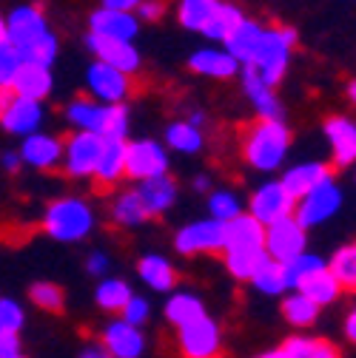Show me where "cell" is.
I'll list each match as a JSON object with an SVG mask.
<instances>
[{
	"label": "cell",
	"mask_w": 356,
	"mask_h": 358,
	"mask_svg": "<svg viewBox=\"0 0 356 358\" xmlns=\"http://www.w3.org/2000/svg\"><path fill=\"white\" fill-rule=\"evenodd\" d=\"M43 120H46V108H43V103L15 97L6 108V114L0 117V125H4V131L12 134V137L26 140V137H32V134H37L43 128Z\"/></svg>",
	"instance_id": "17"
},
{
	"label": "cell",
	"mask_w": 356,
	"mask_h": 358,
	"mask_svg": "<svg viewBox=\"0 0 356 358\" xmlns=\"http://www.w3.org/2000/svg\"><path fill=\"white\" fill-rule=\"evenodd\" d=\"M111 219L117 222L120 228H137V225H143V222L149 219V213H146L137 191H120L114 196V202H111Z\"/></svg>",
	"instance_id": "33"
},
{
	"label": "cell",
	"mask_w": 356,
	"mask_h": 358,
	"mask_svg": "<svg viewBox=\"0 0 356 358\" xmlns=\"http://www.w3.org/2000/svg\"><path fill=\"white\" fill-rule=\"evenodd\" d=\"M277 352H280V358H342L339 350L331 341H325V338H308V336L288 338Z\"/></svg>",
	"instance_id": "32"
},
{
	"label": "cell",
	"mask_w": 356,
	"mask_h": 358,
	"mask_svg": "<svg viewBox=\"0 0 356 358\" xmlns=\"http://www.w3.org/2000/svg\"><path fill=\"white\" fill-rule=\"evenodd\" d=\"M15 100V94H12V88H4L0 85V117L6 114V108H9V103Z\"/></svg>",
	"instance_id": "54"
},
{
	"label": "cell",
	"mask_w": 356,
	"mask_h": 358,
	"mask_svg": "<svg viewBox=\"0 0 356 358\" xmlns=\"http://www.w3.org/2000/svg\"><path fill=\"white\" fill-rule=\"evenodd\" d=\"M88 34L109 37V40H123V43H135L140 34V20L135 12H114V9H95L88 15Z\"/></svg>",
	"instance_id": "15"
},
{
	"label": "cell",
	"mask_w": 356,
	"mask_h": 358,
	"mask_svg": "<svg viewBox=\"0 0 356 358\" xmlns=\"http://www.w3.org/2000/svg\"><path fill=\"white\" fill-rule=\"evenodd\" d=\"M217 9V0H180L177 6V20L189 31H203Z\"/></svg>",
	"instance_id": "38"
},
{
	"label": "cell",
	"mask_w": 356,
	"mask_h": 358,
	"mask_svg": "<svg viewBox=\"0 0 356 358\" xmlns=\"http://www.w3.org/2000/svg\"><path fill=\"white\" fill-rule=\"evenodd\" d=\"M265 262H268V253L265 250H228L226 271L240 282H251Z\"/></svg>",
	"instance_id": "36"
},
{
	"label": "cell",
	"mask_w": 356,
	"mask_h": 358,
	"mask_svg": "<svg viewBox=\"0 0 356 358\" xmlns=\"http://www.w3.org/2000/svg\"><path fill=\"white\" fill-rule=\"evenodd\" d=\"M242 20H245V15H242L240 6L226 3V0H217V9H214L211 20L205 23V29H203L200 34H205V37L214 40V43H226V40L237 31V26H240Z\"/></svg>",
	"instance_id": "30"
},
{
	"label": "cell",
	"mask_w": 356,
	"mask_h": 358,
	"mask_svg": "<svg viewBox=\"0 0 356 358\" xmlns=\"http://www.w3.org/2000/svg\"><path fill=\"white\" fill-rule=\"evenodd\" d=\"M149 313H151V307H149V301H146V299L131 296V301L125 304V310L120 313V316H123V322H125V324L140 327V324H146V322H149Z\"/></svg>",
	"instance_id": "47"
},
{
	"label": "cell",
	"mask_w": 356,
	"mask_h": 358,
	"mask_svg": "<svg viewBox=\"0 0 356 358\" xmlns=\"http://www.w3.org/2000/svg\"><path fill=\"white\" fill-rule=\"evenodd\" d=\"M342 205V191L336 188L334 176L325 179V182L320 188H314L308 196H302L296 202V210H294V219L299 222L302 228H314V225H322V222H328Z\"/></svg>",
	"instance_id": "10"
},
{
	"label": "cell",
	"mask_w": 356,
	"mask_h": 358,
	"mask_svg": "<svg viewBox=\"0 0 356 358\" xmlns=\"http://www.w3.org/2000/svg\"><path fill=\"white\" fill-rule=\"evenodd\" d=\"M305 242H308L305 228L294 216H285V219H280V222H274V225L265 228V253H268V259H274L280 264H288L296 256H302Z\"/></svg>",
	"instance_id": "9"
},
{
	"label": "cell",
	"mask_w": 356,
	"mask_h": 358,
	"mask_svg": "<svg viewBox=\"0 0 356 358\" xmlns=\"http://www.w3.org/2000/svg\"><path fill=\"white\" fill-rule=\"evenodd\" d=\"M168 173V148L157 140H131L125 143V176L135 182L157 179Z\"/></svg>",
	"instance_id": "6"
},
{
	"label": "cell",
	"mask_w": 356,
	"mask_h": 358,
	"mask_svg": "<svg viewBox=\"0 0 356 358\" xmlns=\"http://www.w3.org/2000/svg\"><path fill=\"white\" fill-rule=\"evenodd\" d=\"M23 322V307L15 299H0V333H18Z\"/></svg>",
	"instance_id": "45"
},
{
	"label": "cell",
	"mask_w": 356,
	"mask_h": 358,
	"mask_svg": "<svg viewBox=\"0 0 356 358\" xmlns=\"http://www.w3.org/2000/svg\"><path fill=\"white\" fill-rule=\"evenodd\" d=\"M194 191H200V194L211 191V176H208V173H197V176H194Z\"/></svg>",
	"instance_id": "55"
},
{
	"label": "cell",
	"mask_w": 356,
	"mask_h": 358,
	"mask_svg": "<svg viewBox=\"0 0 356 358\" xmlns=\"http://www.w3.org/2000/svg\"><path fill=\"white\" fill-rule=\"evenodd\" d=\"M328 271H331V276L336 279V285H339L342 290L356 293V239L348 242V245H342V248L334 253Z\"/></svg>",
	"instance_id": "34"
},
{
	"label": "cell",
	"mask_w": 356,
	"mask_h": 358,
	"mask_svg": "<svg viewBox=\"0 0 356 358\" xmlns=\"http://www.w3.org/2000/svg\"><path fill=\"white\" fill-rule=\"evenodd\" d=\"M143 333L125 322H111L103 330V347L111 358H137L143 352Z\"/></svg>",
	"instance_id": "24"
},
{
	"label": "cell",
	"mask_w": 356,
	"mask_h": 358,
	"mask_svg": "<svg viewBox=\"0 0 356 358\" xmlns=\"http://www.w3.org/2000/svg\"><path fill=\"white\" fill-rule=\"evenodd\" d=\"M325 140L331 145V157L336 168H348L350 162H356V125L348 117L325 120Z\"/></svg>",
	"instance_id": "19"
},
{
	"label": "cell",
	"mask_w": 356,
	"mask_h": 358,
	"mask_svg": "<svg viewBox=\"0 0 356 358\" xmlns=\"http://www.w3.org/2000/svg\"><path fill=\"white\" fill-rule=\"evenodd\" d=\"M325 179H331V168L325 162H299V165L285 171V176L280 179V182L288 191V196L294 202H299L302 196H308L314 188H320Z\"/></svg>",
	"instance_id": "20"
},
{
	"label": "cell",
	"mask_w": 356,
	"mask_h": 358,
	"mask_svg": "<svg viewBox=\"0 0 356 358\" xmlns=\"http://www.w3.org/2000/svg\"><path fill=\"white\" fill-rule=\"evenodd\" d=\"M20 355V338L18 333H0V358Z\"/></svg>",
	"instance_id": "50"
},
{
	"label": "cell",
	"mask_w": 356,
	"mask_h": 358,
	"mask_svg": "<svg viewBox=\"0 0 356 358\" xmlns=\"http://www.w3.org/2000/svg\"><path fill=\"white\" fill-rule=\"evenodd\" d=\"M177 344H180L183 358H222L219 327L208 316L177 330Z\"/></svg>",
	"instance_id": "14"
},
{
	"label": "cell",
	"mask_w": 356,
	"mask_h": 358,
	"mask_svg": "<svg viewBox=\"0 0 356 358\" xmlns=\"http://www.w3.org/2000/svg\"><path fill=\"white\" fill-rule=\"evenodd\" d=\"M174 248L183 256H200V253H219L226 248V225L217 219H197L183 231H177Z\"/></svg>",
	"instance_id": "8"
},
{
	"label": "cell",
	"mask_w": 356,
	"mask_h": 358,
	"mask_svg": "<svg viewBox=\"0 0 356 358\" xmlns=\"http://www.w3.org/2000/svg\"><path fill=\"white\" fill-rule=\"evenodd\" d=\"M242 92L251 100L254 111L259 114V120H282V103L274 94L271 85H265V80L256 74L254 66H242Z\"/></svg>",
	"instance_id": "18"
},
{
	"label": "cell",
	"mask_w": 356,
	"mask_h": 358,
	"mask_svg": "<svg viewBox=\"0 0 356 358\" xmlns=\"http://www.w3.org/2000/svg\"><path fill=\"white\" fill-rule=\"evenodd\" d=\"M6 43H9L6 40V17L0 15V46H6Z\"/></svg>",
	"instance_id": "57"
},
{
	"label": "cell",
	"mask_w": 356,
	"mask_h": 358,
	"mask_svg": "<svg viewBox=\"0 0 356 358\" xmlns=\"http://www.w3.org/2000/svg\"><path fill=\"white\" fill-rule=\"evenodd\" d=\"M163 145L177 151V154H200L203 145H205V134L203 128L191 125L189 120H177V122H168L165 125V134H163Z\"/></svg>",
	"instance_id": "28"
},
{
	"label": "cell",
	"mask_w": 356,
	"mask_h": 358,
	"mask_svg": "<svg viewBox=\"0 0 356 358\" xmlns=\"http://www.w3.org/2000/svg\"><path fill=\"white\" fill-rule=\"evenodd\" d=\"M103 143L97 134H88V131H74L69 140H63V171L74 179H92Z\"/></svg>",
	"instance_id": "7"
},
{
	"label": "cell",
	"mask_w": 356,
	"mask_h": 358,
	"mask_svg": "<svg viewBox=\"0 0 356 358\" xmlns=\"http://www.w3.org/2000/svg\"><path fill=\"white\" fill-rule=\"evenodd\" d=\"M95 228V210L80 196H60L43 213V231L57 242H80Z\"/></svg>",
	"instance_id": "3"
},
{
	"label": "cell",
	"mask_w": 356,
	"mask_h": 358,
	"mask_svg": "<svg viewBox=\"0 0 356 358\" xmlns=\"http://www.w3.org/2000/svg\"><path fill=\"white\" fill-rule=\"evenodd\" d=\"M20 159L29 168L52 171L63 162V140L57 137V134L37 131V134H32V137H26L20 143Z\"/></svg>",
	"instance_id": "16"
},
{
	"label": "cell",
	"mask_w": 356,
	"mask_h": 358,
	"mask_svg": "<svg viewBox=\"0 0 356 358\" xmlns=\"http://www.w3.org/2000/svg\"><path fill=\"white\" fill-rule=\"evenodd\" d=\"M345 336H348V341L356 344V307L348 313V319H345Z\"/></svg>",
	"instance_id": "53"
},
{
	"label": "cell",
	"mask_w": 356,
	"mask_h": 358,
	"mask_svg": "<svg viewBox=\"0 0 356 358\" xmlns=\"http://www.w3.org/2000/svg\"><path fill=\"white\" fill-rule=\"evenodd\" d=\"M85 92L95 103L103 106H125V100L135 94V80L128 74L106 66V63H88L85 69Z\"/></svg>",
	"instance_id": "5"
},
{
	"label": "cell",
	"mask_w": 356,
	"mask_h": 358,
	"mask_svg": "<svg viewBox=\"0 0 356 358\" xmlns=\"http://www.w3.org/2000/svg\"><path fill=\"white\" fill-rule=\"evenodd\" d=\"M348 100L356 106V80H350V83H348Z\"/></svg>",
	"instance_id": "58"
},
{
	"label": "cell",
	"mask_w": 356,
	"mask_h": 358,
	"mask_svg": "<svg viewBox=\"0 0 356 358\" xmlns=\"http://www.w3.org/2000/svg\"><path fill=\"white\" fill-rule=\"evenodd\" d=\"M189 122H191V125H197V128H203V122H205V114H203V111H191Z\"/></svg>",
	"instance_id": "56"
},
{
	"label": "cell",
	"mask_w": 356,
	"mask_h": 358,
	"mask_svg": "<svg viewBox=\"0 0 356 358\" xmlns=\"http://www.w3.org/2000/svg\"><path fill=\"white\" fill-rule=\"evenodd\" d=\"M296 43V31L288 29V26H280V29H265L262 40H259V49L251 60V66L256 69V74L265 80V85H277L285 71H288V57H291V49Z\"/></svg>",
	"instance_id": "4"
},
{
	"label": "cell",
	"mask_w": 356,
	"mask_h": 358,
	"mask_svg": "<svg viewBox=\"0 0 356 358\" xmlns=\"http://www.w3.org/2000/svg\"><path fill=\"white\" fill-rule=\"evenodd\" d=\"M23 69V60H20V55L9 46H0V85L4 88H12V83H15V77H18V71Z\"/></svg>",
	"instance_id": "46"
},
{
	"label": "cell",
	"mask_w": 356,
	"mask_h": 358,
	"mask_svg": "<svg viewBox=\"0 0 356 358\" xmlns=\"http://www.w3.org/2000/svg\"><path fill=\"white\" fill-rule=\"evenodd\" d=\"M66 122L74 131L97 134L100 140H120L128 137V106H103L92 97H74L66 106Z\"/></svg>",
	"instance_id": "2"
},
{
	"label": "cell",
	"mask_w": 356,
	"mask_h": 358,
	"mask_svg": "<svg viewBox=\"0 0 356 358\" xmlns=\"http://www.w3.org/2000/svg\"><path fill=\"white\" fill-rule=\"evenodd\" d=\"M85 49L95 55L97 63H106L128 77H135L143 66V57L137 52L135 43H123V40H109V37H97V34H85Z\"/></svg>",
	"instance_id": "12"
},
{
	"label": "cell",
	"mask_w": 356,
	"mask_h": 358,
	"mask_svg": "<svg viewBox=\"0 0 356 358\" xmlns=\"http://www.w3.org/2000/svg\"><path fill=\"white\" fill-rule=\"evenodd\" d=\"M123 176H125V143L106 140L100 159H97V168H95V176H92L95 185L100 191H106V188H114Z\"/></svg>",
	"instance_id": "25"
},
{
	"label": "cell",
	"mask_w": 356,
	"mask_h": 358,
	"mask_svg": "<svg viewBox=\"0 0 356 358\" xmlns=\"http://www.w3.org/2000/svg\"><path fill=\"white\" fill-rule=\"evenodd\" d=\"M137 273L140 279L157 290V293H168L174 285H177V271H174V264L157 253H146L140 262H137Z\"/></svg>",
	"instance_id": "29"
},
{
	"label": "cell",
	"mask_w": 356,
	"mask_h": 358,
	"mask_svg": "<svg viewBox=\"0 0 356 358\" xmlns=\"http://www.w3.org/2000/svg\"><path fill=\"white\" fill-rule=\"evenodd\" d=\"M163 15H165V0H143L137 6L140 23H157V20H163Z\"/></svg>",
	"instance_id": "48"
},
{
	"label": "cell",
	"mask_w": 356,
	"mask_h": 358,
	"mask_svg": "<svg viewBox=\"0 0 356 358\" xmlns=\"http://www.w3.org/2000/svg\"><path fill=\"white\" fill-rule=\"evenodd\" d=\"M109 267H111V262H109V256H106L103 250H95L92 256L85 259V271L92 273V276H106Z\"/></svg>",
	"instance_id": "49"
},
{
	"label": "cell",
	"mask_w": 356,
	"mask_h": 358,
	"mask_svg": "<svg viewBox=\"0 0 356 358\" xmlns=\"http://www.w3.org/2000/svg\"><path fill=\"white\" fill-rule=\"evenodd\" d=\"M228 250H265V225L251 216V213H240L231 222H226V248Z\"/></svg>",
	"instance_id": "21"
},
{
	"label": "cell",
	"mask_w": 356,
	"mask_h": 358,
	"mask_svg": "<svg viewBox=\"0 0 356 358\" xmlns=\"http://www.w3.org/2000/svg\"><path fill=\"white\" fill-rule=\"evenodd\" d=\"M135 191H137V196H140V202H143L149 216H160V213L171 210L174 202H177V182L168 173L157 176V179H146V182H140Z\"/></svg>",
	"instance_id": "26"
},
{
	"label": "cell",
	"mask_w": 356,
	"mask_h": 358,
	"mask_svg": "<svg viewBox=\"0 0 356 358\" xmlns=\"http://www.w3.org/2000/svg\"><path fill=\"white\" fill-rule=\"evenodd\" d=\"M251 282H254V287H256L259 293H268V296H280L282 290H288V285H285V271H282V264L274 262V259L265 262Z\"/></svg>",
	"instance_id": "43"
},
{
	"label": "cell",
	"mask_w": 356,
	"mask_h": 358,
	"mask_svg": "<svg viewBox=\"0 0 356 358\" xmlns=\"http://www.w3.org/2000/svg\"><path fill=\"white\" fill-rule=\"evenodd\" d=\"M242 159L254 171H277L291 148V131L282 120H254L242 131Z\"/></svg>",
	"instance_id": "1"
},
{
	"label": "cell",
	"mask_w": 356,
	"mask_h": 358,
	"mask_svg": "<svg viewBox=\"0 0 356 358\" xmlns=\"http://www.w3.org/2000/svg\"><path fill=\"white\" fill-rule=\"evenodd\" d=\"M165 319L177 330H183V327L205 319V307H203V301L194 293H174L168 299V304H165Z\"/></svg>",
	"instance_id": "31"
},
{
	"label": "cell",
	"mask_w": 356,
	"mask_h": 358,
	"mask_svg": "<svg viewBox=\"0 0 356 358\" xmlns=\"http://www.w3.org/2000/svg\"><path fill=\"white\" fill-rule=\"evenodd\" d=\"M29 299L34 301V307L46 310V313H63V307H66V293L55 282H34L29 287Z\"/></svg>",
	"instance_id": "42"
},
{
	"label": "cell",
	"mask_w": 356,
	"mask_h": 358,
	"mask_svg": "<svg viewBox=\"0 0 356 358\" xmlns=\"http://www.w3.org/2000/svg\"><path fill=\"white\" fill-rule=\"evenodd\" d=\"M251 216L259 222V225H274V222L285 219V216H294L296 210V202L288 196V191L282 188V182H262L254 194H251Z\"/></svg>",
	"instance_id": "13"
},
{
	"label": "cell",
	"mask_w": 356,
	"mask_h": 358,
	"mask_svg": "<svg viewBox=\"0 0 356 358\" xmlns=\"http://www.w3.org/2000/svg\"><path fill=\"white\" fill-rule=\"evenodd\" d=\"M208 210H211V219H217V222L226 225V222H231L234 216L242 213V202H240V196L234 191H214L208 196Z\"/></svg>",
	"instance_id": "44"
},
{
	"label": "cell",
	"mask_w": 356,
	"mask_h": 358,
	"mask_svg": "<svg viewBox=\"0 0 356 358\" xmlns=\"http://www.w3.org/2000/svg\"><path fill=\"white\" fill-rule=\"evenodd\" d=\"M0 162H4V168H6V171H18V168L23 165V159H20V151H6L4 157H0Z\"/></svg>",
	"instance_id": "52"
},
{
	"label": "cell",
	"mask_w": 356,
	"mask_h": 358,
	"mask_svg": "<svg viewBox=\"0 0 356 358\" xmlns=\"http://www.w3.org/2000/svg\"><path fill=\"white\" fill-rule=\"evenodd\" d=\"M282 316L288 324L294 327H308V324H314L317 316H320V307L314 301H308L302 293H291L288 299H282Z\"/></svg>",
	"instance_id": "40"
},
{
	"label": "cell",
	"mask_w": 356,
	"mask_h": 358,
	"mask_svg": "<svg viewBox=\"0 0 356 358\" xmlns=\"http://www.w3.org/2000/svg\"><path fill=\"white\" fill-rule=\"evenodd\" d=\"M60 55V40L57 34L49 29L43 37H37L34 43H29V46L20 52V60L29 63V66H43V69H52L55 60Z\"/></svg>",
	"instance_id": "37"
},
{
	"label": "cell",
	"mask_w": 356,
	"mask_h": 358,
	"mask_svg": "<svg viewBox=\"0 0 356 358\" xmlns=\"http://www.w3.org/2000/svg\"><path fill=\"white\" fill-rule=\"evenodd\" d=\"M256 358H280V352H277V350H271V352H262V355H256Z\"/></svg>",
	"instance_id": "60"
},
{
	"label": "cell",
	"mask_w": 356,
	"mask_h": 358,
	"mask_svg": "<svg viewBox=\"0 0 356 358\" xmlns=\"http://www.w3.org/2000/svg\"><path fill=\"white\" fill-rule=\"evenodd\" d=\"M80 358H106V355H103L100 350H85V352H83Z\"/></svg>",
	"instance_id": "59"
},
{
	"label": "cell",
	"mask_w": 356,
	"mask_h": 358,
	"mask_svg": "<svg viewBox=\"0 0 356 358\" xmlns=\"http://www.w3.org/2000/svg\"><path fill=\"white\" fill-rule=\"evenodd\" d=\"M15 358H23V355H15Z\"/></svg>",
	"instance_id": "61"
},
{
	"label": "cell",
	"mask_w": 356,
	"mask_h": 358,
	"mask_svg": "<svg viewBox=\"0 0 356 358\" xmlns=\"http://www.w3.org/2000/svg\"><path fill=\"white\" fill-rule=\"evenodd\" d=\"M325 262L320 259V256H310V253H302V256H296L294 262H288V264H282V271H285V285L291 287V290H299V285L302 282H308L314 273H320V271H325Z\"/></svg>",
	"instance_id": "41"
},
{
	"label": "cell",
	"mask_w": 356,
	"mask_h": 358,
	"mask_svg": "<svg viewBox=\"0 0 356 358\" xmlns=\"http://www.w3.org/2000/svg\"><path fill=\"white\" fill-rule=\"evenodd\" d=\"M296 293H302V296H305L308 301H314L317 307H325V304L336 301V296L342 293V287L336 285V279L331 276V271L325 267V271L314 273V276H310L308 282H302Z\"/></svg>",
	"instance_id": "35"
},
{
	"label": "cell",
	"mask_w": 356,
	"mask_h": 358,
	"mask_svg": "<svg viewBox=\"0 0 356 358\" xmlns=\"http://www.w3.org/2000/svg\"><path fill=\"white\" fill-rule=\"evenodd\" d=\"M189 69L200 77H214V80H231L234 74L242 71V66L222 49H197L189 57Z\"/></svg>",
	"instance_id": "23"
},
{
	"label": "cell",
	"mask_w": 356,
	"mask_h": 358,
	"mask_svg": "<svg viewBox=\"0 0 356 358\" xmlns=\"http://www.w3.org/2000/svg\"><path fill=\"white\" fill-rule=\"evenodd\" d=\"M46 31H49V20H46V15H43V9L37 3L15 6L6 15V40L18 55Z\"/></svg>",
	"instance_id": "11"
},
{
	"label": "cell",
	"mask_w": 356,
	"mask_h": 358,
	"mask_svg": "<svg viewBox=\"0 0 356 358\" xmlns=\"http://www.w3.org/2000/svg\"><path fill=\"white\" fill-rule=\"evenodd\" d=\"M131 296L135 293H131V287L123 279H103L97 285V293H95L97 307L106 310V313H123L125 304L131 301Z\"/></svg>",
	"instance_id": "39"
},
{
	"label": "cell",
	"mask_w": 356,
	"mask_h": 358,
	"mask_svg": "<svg viewBox=\"0 0 356 358\" xmlns=\"http://www.w3.org/2000/svg\"><path fill=\"white\" fill-rule=\"evenodd\" d=\"M103 9H114V12H137V6L143 0H100Z\"/></svg>",
	"instance_id": "51"
},
{
	"label": "cell",
	"mask_w": 356,
	"mask_h": 358,
	"mask_svg": "<svg viewBox=\"0 0 356 358\" xmlns=\"http://www.w3.org/2000/svg\"><path fill=\"white\" fill-rule=\"evenodd\" d=\"M262 34H265V29H262L256 20H248V17H245V20L237 26V31L226 40V52H228L240 66H251V60H254V55H256V49H259Z\"/></svg>",
	"instance_id": "27"
},
{
	"label": "cell",
	"mask_w": 356,
	"mask_h": 358,
	"mask_svg": "<svg viewBox=\"0 0 356 358\" xmlns=\"http://www.w3.org/2000/svg\"><path fill=\"white\" fill-rule=\"evenodd\" d=\"M55 88V77L52 69H43V66H29L23 63V69L18 71L15 83H12V94L20 100H34L43 103Z\"/></svg>",
	"instance_id": "22"
}]
</instances>
